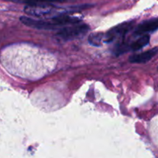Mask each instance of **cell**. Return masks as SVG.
Listing matches in <instances>:
<instances>
[{"instance_id": "7", "label": "cell", "mask_w": 158, "mask_h": 158, "mask_svg": "<svg viewBox=\"0 0 158 158\" xmlns=\"http://www.w3.org/2000/svg\"><path fill=\"white\" fill-rule=\"evenodd\" d=\"M150 42V36L148 35H143L138 39L137 40L134 42L133 44L130 46V49L132 50H139V49H142L144 46H147Z\"/></svg>"}, {"instance_id": "5", "label": "cell", "mask_w": 158, "mask_h": 158, "mask_svg": "<svg viewBox=\"0 0 158 158\" xmlns=\"http://www.w3.org/2000/svg\"><path fill=\"white\" fill-rule=\"evenodd\" d=\"M158 52V47L153 48V49L147 50L142 53L133 55L129 57V62L132 63H147L149 60H151L155 55Z\"/></svg>"}, {"instance_id": "8", "label": "cell", "mask_w": 158, "mask_h": 158, "mask_svg": "<svg viewBox=\"0 0 158 158\" xmlns=\"http://www.w3.org/2000/svg\"><path fill=\"white\" fill-rule=\"evenodd\" d=\"M103 39L104 33H102V32H95V33L91 34L88 36V42L92 46H99L103 43Z\"/></svg>"}, {"instance_id": "3", "label": "cell", "mask_w": 158, "mask_h": 158, "mask_svg": "<svg viewBox=\"0 0 158 158\" xmlns=\"http://www.w3.org/2000/svg\"><path fill=\"white\" fill-rule=\"evenodd\" d=\"M133 25H134V22L129 21L122 23V24L116 26L113 29H110L106 33H104L103 43H112L119 35V36H124L133 28Z\"/></svg>"}, {"instance_id": "4", "label": "cell", "mask_w": 158, "mask_h": 158, "mask_svg": "<svg viewBox=\"0 0 158 158\" xmlns=\"http://www.w3.org/2000/svg\"><path fill=\"white\" fill-rule=\"evenodd\" d=\"M158 29V18L152 19L141 23L135 29V35H143Z\"/></svg>"}, {"instance_id": "6", "label": "cell", "mask_w": 158, "mask_h": 158, "mask_svg": "<svg viewBox=\"0 0 158 158\" xmlns=\"http://www.w3.org/2000/svg\"><path fill=\"white\" fill-rule=\"evenodd\" d=\"M5 1L20 3V4H26V6H34V5L54 4L56 2H63L66 0H5Z\"/></svg>"}, {"instance_id": "1", "label": "cell", "mask_w": 158, "mask_h": 158, "mask_svg": "<svg viewBox=\"0 0 158 158\" xmlns=\"http://www.w3.org/2000/svg\"><path fill=\"white\" fill-rule=\"evenodd\" d=\"M90 29L87 24H74L59 29L57 36L64 40H72L81 37Z\"/></svg>"}, {"instance_id": "2", "label": "cell", "mask_w": 158, "mask_h": 158, "mask_svg": "<svg viewBox=\"0 0 158 158\" xmlns=\"http://www.w3.org/2000/svg\"><path fill=\"white\" fill-rule=\"evenodd\" d=\"M20 21L28 27L41 30H54L59 29L51 19H33L29 16H21Z\"/></svg>"}]
</instances>
